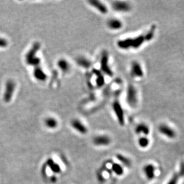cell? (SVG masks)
Segmentation results:
<instances>
[{
	"instance_id": "cell-1",
	"label": "cell",
	"mask_w": 184,
	"mask_h": 184,
	"mask_svg": "<svg viewBox=\"0 0 184 184\" xmlns=\"http://www.w3.org/2000/svg\"><path fill=\"white\" fill-rule=\"evenodd\" d=\"M157 26L153 24L150 29L143 34L135 36L134 38H127L118 41L117 44L121 50H129L133 49L137 50L141 47L145 43L153 40L155 35Z\"/></svg>"
},
{
	"instance_id": "cell-2",
	"label": "cell",
	"mask_w": 184,
	"mask_h": 184,
	"mask_svg": "<svg viewBox=\"0 0 184 184\" xmlns=\"http://www.w3.org/2000/svg\"><path fill=\"white\" fill-rule=\"evenodd\" d=\"M40 44L39 42H35L31 48L28 51L25 56L26 62L28 65L34 67H38L40 64V59L36 56V53L40 50Z\"/></svg>"
},
{
	"instance_id": "cell-3",
	"label": "cell",
	"mask_w": 184,
	"mask_h": 184,
	"mask_svg": "<svg viewBox=\"0 0 184 184\" xmlns=\"http://www.w3.org/2000/svg\"><path fill=\"white\" fill-rule=\"evenodd\" d=\"M126 101L132 108H135L138 103V95L136 88L134 85H129L127 90Z\"/></svg>"
},
{
	"instance_id": "cell-4",
	"label": "cell",
	"mask_w": 184,
	"mask_h": 184,
	"mask_svg": "<svg viewBox=\"0 0 184 184\" xmlns=\"http://www.w3.org/2000/svg\"><path fill=\"white\" fill-rule=\"evenodd\" d=\"M16 88L15 82L13 80H8L6 83L5 91L3 95L4 102L8 103L11 101Z\"/></svg>"
},
{
	"instance_id": "cell-5",
	"label": "cell",
	"mask_w": 184,
	"mask_h": 184,
	"mask_svg": "<svg viewBox=\"0 0 184 184\" xmlns=\"http://www.w3.org/2000/svg\"><path fill=\"white\" fill-rule=\"evenodd\" d=\"M113 108L120 125L123 126L125 124V113L120 102L117 100L115 101L113 104Z\"/></svg>"
},
{
	"instance_id": "cell-6",
	"label": "cell",
	"mask_w": 184,
	"mask_h": 184,
	"mask_svg": "<svg viewBox=\"0 0 184 184\" xmlns=\"http://www.w3.org/2000/svg\"><path fill=\"white\" fill-rule=\"evenodd\" d=\"M109 56L108 53L105 51L102 53L101 59V67L102 72L110 77L113 76V72L111 68L109 67Z\"/></svg>"
},
{
	"instance_id": "cell-7",
	"label": "cell",
	"mask_w": 184,
	"mask_h": 184,
	"mask_svg": "<svg viewBox=\"0 0 184 184\" xmlns=\"http://www.w3.org/2000/svg\"><path fill=\"white\" fill-rule=\"evenodd\" d=\"M130 74L133 78H141L144 76V71L141 64L138 61H133L131 64Z\"/></svg>"
},
{
	"instance_id": "cell-8",
	"label": "cell",
	"mask_w": 184,
	"mask_h": 184,
	"mask_svg": "<svg viewBox=\"0 0 184 184\" xmlns=\"http://www.w3.org/2000/svg\"><path fill=\"white\" fill-rule=\"evenodd\" d=\"M158 131L163 135L169 139H174L176 137L175 131L166 124H161L158 126Z\"/></svg>"
},
{
	"instance_id": "cell-9",
	"label": "cell",
	"mask_w": 184,
	"mask_h": 184,
	"mask_svg": "<svg viewBox=\"0 0 184 184\" xmlns=\"http://www.w3.org/2000/svg\"><path fill=\"white\" fill-rule=\"evenodd\" d=\"M113 7L115 11L121 13H126L131 10V6L129 3L121 1H114L113 4Z\"/></svg>"
},
{
	"instance_id": "cell-10",
	"label": "cell",
	"mask_w": 184,
	"mask_h": 184,
	"mask_svg": "<svg viewBox=\"0 0 184 184\" xmlns=\"http://www.w3.org/2000/svg\"><path fill=\"white\" fill-rule=\"evenodd\" d=\"M155 167L151 163L146 164L143 167V172L146 178L150 181H151L155 178Z\"/></svg>"
},
{
	"instance_id": "cell-11",
	"label": "cell",
	"mask_w": 184,
	"mask_h": 184,
	"mask_svg": "<svg viewBox=\"0 0 184 184\" xmlns=\"http://www.w3.org/2000/svg\"><path fill=\"white\" fill-rule=\"evenodd\" d=\"M93 141V144L97 146H107L111 144V140L108 135H102L95 137Z\"/></svg>"
},
{
	"instance_id": "cell-12",
	"label": "cell",
	"mask_w": 184,
	"mask_h": 184,
	"mask_svg": "<svg viewBox=\"0 0 184 184\" xmlns=\"http://www.w3.org/2000/svg\"><path fill=\"white\" fill-rule=\"evenodd\" d=\"M71 125L73 129L81 134H85L87 133L88 130L86 126L78 119H73L71 122Z\"/></svg>"
},
{
	"instance_id": "cell-13",
	"label": "cell",
	"mask_w": 184,
	"mask_h": 184,
	"mask_svg": "<svg viewBox=\"0 0 184 184\" xmlns=\"http://www.w3.org/2000/svg\"><path fill=\"white\" fill-rule=\"evenodd\" d=\"M135 132L138 135L147 137L150 133L149 126L145 123H140L135 128Z\"/></svg>"
},
{
	"instance_id": "cell-14",
	"label": "cell",
	"mask_w": 184,
	"mask_h": 184,
	"mask_svg": "<svg viewBox=\"0 0 184 184\" xmlns=\"http://www.w3.org/2000/svg\"><path fill=\"white\" fill-rule=\"evenodd\" d=\"M89 3L92 7L96 8L98 11H99L101 13L106 14L108 13V10L107 7L101 1H97V0H90Z\"/></svg>"
},
{
	"instance_id": "cell-15",
	"label": "cell",
	"mask_w": 184,
	"mask_h": 184,
	"mask_svg": "<svg viewBox=\"0 0 184 184\" xmlns=\"http://www.w3.org/2000/svg\"><path fill=\"white\" fill-rule=\"evenodd\" d=\"M46 164L52 170L53 173L55 174H59L61 172L62 169L59 164L56 163L52 158H48L46 161Z\"/></svg>"
},
{
	"instance_id": "cell-16",
	"label": "cell",
	"mask_w": 184,
	"mask_h": 184,
	"mask_svg": "<svg viewBox=\"0 0 184 184\" xmlns=\"http://www.w3.org/2000/svg\"><path fill=\"white\" fill-rule=\"evenodd\" d=\"M33 75L34 78L40 81H45L47 78L46 73L39 66L36 67L34 70Z\"/></svg>"
},
{
	"instance_id": "cell-17",
	"label": "cell",
	"mask_w": 184,
	"mask_h": 184,
	"mask_svg": "<svg viewBox=\"0 0 184 184\" xmlns=\"http://www.w3.org/2000/svg\"><path fill=\"white\" fill-rule=\"evenodd\" d=\"M108 26L110 29L117 31L122 27V22L118 19H111L108 22Z\"/></svg>"
},
{
	"instance_id": "cell-18",
	"label": "cell",
	"mask_w": 184,
	"mask_h": 184,
	"mask_svg": "<svg viewBox=\"0 0 184 184\" xmlns=\"http://www.w3.org/2000/svg\"><path fill=\"white\" fill-rule=\"evenodd\" d=\"M57 66L63 72H68L70 69V65L64 58H61L57 61Z\"/></svg>"
},
{
	"instance_id": "cell-19",
	"label": "cell",
	"mask_w": 184,
	"mask_h": 184,
	"mask_svg": "<svg viewBox=\"0 0 184 184\" xmlns=\"http://www.w3.org/2000/svg\"><path fill=\"white\" fill-rule=\"evenodd\" d=\"M77 63L81 67L85 68V69H89L90 67L92 65V63L90 60H89L87 58H85L84 57H78L77 59Z\"/></svg>"
},
{
	"instance_id": "cell-20",
	"label": "cell",
	"mask_w": 184,
	"mask_h": 184,
	"mask_svg": "<svg viewBox=\"0 0 184 184\" xmlns=\"http://www.w3.org/2000/svg\"><path fill=\"white\" fill-rule=\"evenodd\" d=\"M116 157L117 158V160L124 166L127 167H130L132 166V162L130 160V159L128 157L122 155L121 154H117Z\"/></svg>"
},
{
	"instance_id": "cell-21",
	"label": "cell",
	"mask_w": 184,
	"mask_h": 184,
	"mask_svg": "<svg viewBox=\"0 0 184 184\" xmlns=\"http://www.w3.org/2000/svg\"><path fill=\"white\" fill-rule=\"evenodd\" d=\"M93 72L97 76L96 83H97V86L98 87H102V86L105 83V79H104L103 75L102 74V73L101 72H99V70H95V69H94L93 70Z\"/></svg>"
},
{
	"instance_id": "cell-22",
	"label": "cell",
	"mask_w": 184,
	"mask_h": 184,
	"mask_svg": "<svg viewBox=\"0 0 184 184\" xmlns=\"http://www.w3.org/2000/svg\"><path fill=\"white\" fill-rule=\"evenodd\" d=\"M111 169L113 172L118 176H121L124 174V168L119 163H113L111 166Z\"/></svg>"
},
{
	"instance_id": "cell-23",
	"label": "cell",
	"mask_w": 184,
	"mask_h": 184,
	"mask_svg": "<svg viewBox=\"0 0 184 184\" xmlns=\"http://www.w3.org/2000/svg\"><path fill=\"white\" fill-rule=\"evenodd\" d=\"M45 125L48 128L55 129L57 126L58 123H57V121L55 118L48 117L45 120Z\"/></svg>"
},
{
	"instance_id": "cell-24",
	"label": "cell",
	"mask_w": 184,
	"mask_h": 184,
	"mask_svg": "<svg viewBox=\"0 0 184 184\" xmlns=\"http://www.w3.org/2000/svg\"><path fill=\"white\" fill-rule=\"evenodd\" d=\"M138 145L142 149H146L150 145V141L148 138L146 136H141L138 141Z\"/></svg>"
},
{
	"instance_id": "cell-25",
	"label": "cell",
	"mask_w": 184,
	"mask_h": 184,
	"mask_svg": "<svg viewBox=\"0 0 184 184\" xmlns=\"http://www.w3.org/2000/svg\"><path fill=\"white\" fill-rule=\"evenodd\" d=\"M179 178V176L178 175V174H175L169 181L167 184H178Z\"/></svg>"
},
{
	"instance_id": "cell-26",
	"label": "cell",
	"mask_w": 184,
	"mask_h": 184,
	"mask_svg": "<svg viewBox=\"0 0 184 184\" xmlns=\"http://www.w3.org/2000/svg\"><path fill=\"white\" fill-rule=\"evenodd\" d=\"M178 175L179 177H184V162L181 163Z\"/></svg>"
},
{
	"instance_id": "cell-27",
	"label": "cell",
	"mask_w": 184,
	"mask_h": 184,
	"mask_svg": "<svg viewBox=\"0 0 184 184\" xmlns=\"http://www.w3.org/2000/svg\"><path fill=\"white\" fill-rule=\"evenodd\" d=\"M8 45L7 41L3 38L0 37V48H5Z\"/></svg>"
},
{
	"instance_id": "cell-28",
	"label": "cell",
	"mask_w": 184,
	"mask_h": 184,
	"mask_svg": "<svg viewBox=\"0 0 184 184\" xmlns=\"http://www.w3.org/2000/svg\"><path fill=\"white\" fill-rule=\"evenodd\" d=\"M57 181V178L55 177V176H52L51 178V181L53 182V183H55Z\"/></svg>"
}]
</instances>
